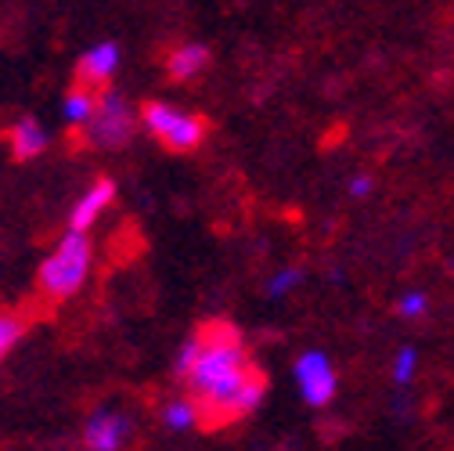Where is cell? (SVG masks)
I'll return each mask as SVG.
<instances>
[{
    "label": "cell",
    "mask_w": 454,
    "mask_h": 451,
    "mask_svg": "<svg viewBox=\"0 0 454 451\" xmlns=\"http://www.w3.org/2000/svg\"><path fill=\"white\" fill-rule=\"evenodd\" d=\"M209 69V47L199 40H184L166 51V76L174 83H192Z\"/></svg>",
    "instance_id": "cell-10"
},
{
    "label": "cell",
    "mask_w": 454,
    "mask_h": 451,
    "mask_svg": "<svg viewBox=\"0 0 454 451\" xmlns=\"http://www.w3.org/2000/svg\"><path fill=\"white\" fill-rule=\"evenodd\" d=\"M159 423L166 433H192L199 430L206 419H202V408L192 393H174V398H166L159 405Z\"/></svg>",
    "instance_id": "cell-11"
},
{
    "label": "cell",
    "mask_w": 454,
    "mask_h": 451,
    "mask_svg": "<svg viewBox=\"0 0 454 451\" xmlns=\"http://www.w3.org/2000/svg\"><path fill=\"white\" fill-rule=\"evenodd\" d=\"M137 131H141V108L116 87H105L98 91L94 116L80 134L98 152H120L137 138Z\"/></svg>",
    "instance_id": "cell-3"
},
{
    "label": "cell",
    "mask_w": 454,
    "mask_h": 451,
    "mask_svg": "<svg viewBox=\"0 0 454 451\" xmlns=\"http://www.w3.org/2000/svg\"><path fill=\"white\" fill-rule=\"evenodd\" d=\"M174 376L199 401L206 423H239L260 412L267 376L253 365L242 332L213 321L195 328L174 358Z\"/></svg>",
    "instance_id": "cell-1"
},
{
    "label": "cell",
    "mask_w": 454,
    "mask_h": 451,
    "mask_svg": "<svg viewBox=\"0 0 454 451\" xmlns=\"http://www.w3.org/2000/svg\"><path fill=\"white\" fill-rule=\"evenodd\" d=\"M4 138H8V148H12V155H15L19 162L40 159V155L51 148V131H47L36 116H19V120L4 131Z\"/></svg>",
    "instance_id": "cell-9"
},
{
    "label": "cell",
    "mask_w": 454,
    "mask_h": 451,
    "mask_svg": "<svg viewBox=\"0 0 454 451\" xmlns=\"http://www.w3.org/2000/svg\"><path fill=\"white\" fill-rule=\"evenodd\" d=\"M134 440V419L120 405H98L83 419V447L87 451H127Z\"/></svg>",
    "instance_id": "cell-6"
},
{
    "label": "cell",
    "mask_w": 454,
    "mask_h": 451,
    "mask_svg": "<svg viewBox=\"0 0 454 451\" xmlns=\"http://www.w3.org/2000/svg\"><path fill=\"white\" fill-rule=\"evenodd\" d=\"M123 69V47L116 40H98L90 44L80 62H76V83L80 87H90V91H105L116 73Z\"/></svg>",
    "instance_id": "cell-7"
},
{
    "label": "cell",
    "mask_w": 454,
    "mask_h": 451,
    "mask_svg": "<svg viewBox=\"0 0 454 451\" xmlns=\"http://www.w3.org/2000/svg\"><path fill=\"white\" fill-rule=\"evenodd\" d=\"M116 195H120V188H116V181H112V178L90 181V185L80 192V199L73 202V210H69V228H76V232H94V224L112 210Z\"/></svg>",
    "instance_id": "cell-8"
},
{
    "label": "cell",
    "mask_w": 454,
    "mask_h": 451,
    "mask_svg": "<svg viewBox=\"0 0 454 451\" xmlns=\"http://www.w3.org/2000/svg\"><path fill=\"white\" fill-rule=\"evenodd\" d=\"M26 336V318L15 311H0V365L12 358V351L22 344Z\"/></svg>",
    "instance_id": "cell-15"
},
{
    "label": "cell",
    "mask_w": 454,
    "mask_h": 451,
    "mask_svg": "<svg viewBox=\"0 0 454 451\" xmlns=\"http://www.w3.org/2000/svg\"><path fill=\"white\" fill-rule=\"evenodd\" d=\"M429 297L422 293V289H404L401 293V300H396V314H401L404 321H422L426 314H429Z\"/></svg>",
    "instance_id": "cell-16"
},
{
    "label": "cell",
    "mask_w": 454,
    "mask_h": 451,
    "mask_svg": "<svg viewBox=\"0 0 454 451\" xmlns=\"http://www.w3.org/2000/svg\"><path fill=\"white\" fill-rule=\"evenodd\" d=\"M307 281V271L300 267V264H289V267H278L267 281H263V297L270 300V304H278V300H286V297H293L300 286Z\"/></svg>",
    "instance_id": "cell-13"
},
{
    "label": "cell",
    "mask_w": 454,
    "mask_h": 451,
    "mask_svg": "<svg viewBox=\"0 0 454 451\" xmlns=\"http://www.w3.org/2000/svg\"><path fill=\"white\" fill-rule=\"evenodd\" d=\"M141 127L148 138H155L169 152H195V148H202V141L209 134L199 112H192L177 101H162V98L141 105Z\"/></svg>",
    "instance_id": "cell-4"
},
{
    "label": "cell",
    "mask_w": 454,
    "mask_h": 451,
    "mask_svg": "<svg viewBox=\"0 0 454 451\" xmlns=\"http://www.w3.org/2000/svg\"><path fill=\"white\" fill-rule=\"evenodd\" d=\"M293 379L307 408H328L339 398V368L321 347H310L293 361Z\"/></svg>",
    "instance_id": "cell-5"
},
{
    "label": "cell",
    "mask_w": 454,
    "mask_h": 451,
    "mask_svg": "<svg viewBox=\"0 0 454 451\" xmlns=\"http://www.w3.org/2000/svg\"><path fill=\"white\" fill-rule=\"evenodd\" d=\"M419 365H422L419 347H411V344L396 347V354H393V361H389V379H393V386H396V390H408V386L415 383V376H419Z\"/></svg>",
    "instance_id": "cell-14"
},
{
    "label": "cell",
    "mask_w": 454,
    "mask_h": 451,
    "mask_svg": "<svg viewBox=\"0 0 454 451\" xmlns=\"http://www.w3.org/2000/svg\"><path fill=\"white\" fill-rule=\"evenodd\" d=\"M347 192H350V199L361 202V199H368V195L375 192V178H372V174H354L350 185H347Z\"/></svg>",
    "instance_id": "cell-17"
},
{
    "label": "cell",
    "mask_w": 454,
    "mask_h": 451,
    "mask_svg": "<svg viewBox=\"0 0 454 451\" xmlns=\"http://www.w3.org/2000/svg\"><path fill=\"white\" fill-rule=\"evenodd\" d=\"M94 105H98V91L76 83V87L66 91V98H62V123H66L69 131H83V127L90 123V116H94Z\"/></svg>",
    "instance_id": "cell-12"
},
{
    "label": "cell",
    "mask_w": 454,
    "mask_h": 451,
    "mask_svg": "<svg viewBox=\"0 0 454 451\" xmlns=\"http://www.w3.org/2000/svg\"><path fill=\"white\" fill-rule=\"evenodd\" d=\"M90 271H94V239H90V232L66 228L59 235V242H54L47 249V257L40 260V271H36L40 297L51 300V304H66V300L80 297Z\"/></svg>",
    "instance_id": "cell-2"
}]
</instances>
